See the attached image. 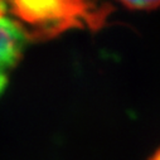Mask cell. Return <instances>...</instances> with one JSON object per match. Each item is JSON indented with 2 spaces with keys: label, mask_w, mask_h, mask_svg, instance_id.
I'll list each match as a JSON object with an SVG mask.
<instances>
[{
  "label": "cell",
  "mask_w": 160,
  "mask_h": 160,
  "mask_svg": "<svg viewBox=\"0 0 160 160\" xmlns=\"http://www.w3.org/2000/svg\"><path fill=\"white\" fill-rule=\"evenodd\" d=\"M150 160H160V151H159L158 154H155V155H154V156H152Z\"/></svg>",
  "instance_id": "cell-4"
},
{
  "label": "cell",
  "mask_w": 160,
  "mask_h": 160,
  "mask_svg": "<svg viewBox=\"0 0 160 160\" xmlns=\"http://www.w3.org/2000/svg\"><path fill=\"white\" fill-rule=\"evenodd\" d=\"M27 35L9 13L7 0H0V93L18 64Z\"/></svg>",
  "instance_id": "cell-2"
},
{
  "label": "cell",
  "mask_w": 160,
  "mask_h": 160,
  "mask_svg": "<svg viewBox=\"0 0 160 160\" xmlns=\"http://www.w3.org/2000/svg\"><path fill=\"white\" fill-rule=\"evenodd\" d=\"M118 2L134 9H148L160 4V0H118Z\"/></svg>",
  "instance_id": "cell-3"
},
{
  "label": "cell",
  "mask_w": 160,
  "mask_h": 160,
  "mask_svg": "<svg viewBox=\"0 0 160 160\" xmlns=\"http://www.w3.org/2000/svg\"><path fill=\"white\" fill-rule=\"evenodd\" d=\"M7 4L27 37L54 35L79 27L88 23L96 10L93 0H7Z\"/></svg>",
  "instance_id": "cell-1"
}]
</instances>
